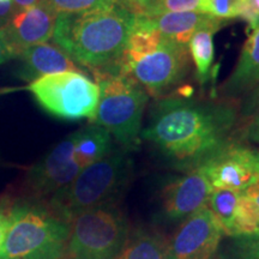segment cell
I'll return each instance as SVG.
<instances>
[{"mask_svg": "<svg viewBox=\"0 0 259 259\" xmlns=\"http://www.w3.org/2000/svg\"><path fill=\"white\" fill-rule=\"evenodd\" d=\"M239 120V105L232 101L164 96L151 107L141 138L174 167L189 171L234 142L233 134Z\"/></svg>", "mask_w": 259, "mask_h": 259, "instance_id": "cell-1", "label": "cell"}, {"mask_svg": "<svg viewBox=\"0 0 259 259\" xmlns=\"http://www.w3.org/2000/svg\"><path fill=\"white\" fill-rule=\"evenodd\" d=\"M137 15L112 2L79 14L58 15L54 44L76 64L93 72L111 69L120 59Z\"/></svg>", "mask_w": 259, "mask_h": 259, "instance_id": "cell-2", "label": "cell"}, {"mask_svg": "<svg viewBox=\"0 0 259 259\" xmlns=\"http://www.w3.org/2000/svg\"><path fill=\"white\" fill-rule=\"evenodd\" d=\"M134 174L127 151L114 150L84 168L72 183L48 199L47 206L61 220L71 222L77 215L97 206L118 204Z\"/></svg>", "mask_w": 259, "mask_h": 259, "instance_id": "cell-3", "label": "cell"}, {"mask_svg": "<svg viewBox=\"0 0 259 259\" xmlns=\"http://www.w3.org/2000/svg\"><path fill=\"white\" fill-rule=\"evenodd\" d=\"M70 223L41 200H19L10 206V225L0 259H61Z\"/></svg>", "mask_w": 259, "mask_h": 259, "instance_id": "cell-4", "label": "cell"}, {"mask_svg": "<svg viewBox=\"0 0 259 259\" xmlns=\"http://www.w3.org/2000/svg\"><path fill=\"white\" fill-rule=\"evenodd\" d=\"M94 76L100 100L92 124L105 127L122 150H137L149 94L130 74L94 72Z\"/></svg>", "mask_w": 259, "mask_h": 259, "instance_id": "cell-5", "label": "cell"}, {"mask_svg": "<svg viewBox=\"0 0 259 259\" xmlns=\"http://www.w3.org/2000/svg\"><path fill=\"white\" fill-rule=\"evenodd\" d=\"M128 236V220L118 204L97 206L70 222L66 252L71 259H115Z\"/></svg>", "mask_w": 259, "mask_h": 259, "instance_id": "cell-6", "label": "cell"}, {"mask_svg": "<svg viewBox=\"0 0 259 259\" xmlns=\"http://www.w3.org/2000/svg\"><path fill=\"white\" fill-rule=\"evenodd\" d=\"M25 89L44 112L65 121L94 120L100 100V87L78 71L41 77Z\"/></svg>", "mask_w": 259, "mask_h": 259, "instance_id": "cell-7", "label": "cell"}, {"mask_svg": "<svg viewBox=\"0 0 259 259\" xmlns=\"http://www.w3.org/2000/svg\"><path fill=\"white\" fill-rule=\"evenodd\" d=\"M190 69L189 47L162 36L156 50L130 65L124 74H130L149 95L161 99L185 80Z\"/></svg>", "mask_w": 259, "mask_h": 259, "instance_id": "cell-8", "label": "cell"}, {"mask_svg": "<svg viewBox=\"0 0 259 259\" xmlns=\"http://www.w3.org/2000/svg\"><path fill=\"white\" fill-rule=\"evenodd\" d=\"M80 170L73 158V136L71 134L29 168L25 190L30 199H50L54 193L72 183Z\"/></svg>", "mask_w": 259, "mask_h": 259, "instance_id": "cell-9", "label": "cell"}, {"mask_svg": "<svg viewBox=\"0 0 259 259\" xmlns=\"http://www.w3.org/2000/svg\"><path fill=\"white\" fill-rule=\"evenodd\" d=\"M223 233L208 206L181 222L167 242V259H210L221 244Z\"/></svg>", "mask_w": 259, "mask_h": 259, "instance_id": "cell-10", "label": "cell"}, {"mask_svg": "<svg viewBox=\"0 0 259 259\" xmlns=\"http://www.w3.org/2000/svg\"><path fill=\"white\" fill-rule=\"evenodd\" d=\"M254 153L252 149L233 142L204 162L198 169L213 190L244 192L259 180L254 170Z\"/></svg>", "mask_w": 259, "mask_h": 259, "instance_id": "cell-11", "label": "cell"}, {"mask_svg": "<svg viewBox=\"0 0 259 259\" xmlns=\"http://www.w3.org/2000/svg\"><path fill=\"white\" fill-rule=\"evenodd\" d=\"M212 187L198 168L168 181L161 190V213L166 221L189 218L206 206Z\"/></svg>", "mask_w": 259, "mask_h": 259, "instance_id": "cell-12", "label": "cell"}, {"mask_svg": "<svg viewBox=\"0 0 259 259\" xmlns=\"http://www.w3.org/2000/svg\"><path fill=\"white\" fill-rule=\"evenodd\" d=\"M206 206L223 235L239 238L257 234L259 209L245 192L212 189Z\"/></svg>", "mask_w": 259, "mask_h": 259, "instance_id": "cell-13", "label": "cell"}, {"mask_svg": "<svg viewBox=\"0 0 259 259\" xmlns=\"http://www.w3.org/2000/svg\"><path fill=\"white\" fill-rule=\"evenodd\" d=\"M57 17V14L40 2L29 9L16 11L3 28L19 56L25 48L45 44L52 38Z\"/></svg>", "mask_w": 259, "mask_h": 259, "instance_id": "cell-14", "label": "cell"}, {"mask_svg": "<svg viewBox=\"0 0 259 259\" xmlns=\"http://www.w3.org/2000/svg\"><path fill=\"white\" fill-rule=\"evenodd\" d=\"M19 65L15 71L17 78L31 83L47 74L78 71L83 72L79 66L56 44L35 45L19 54Z\"/></svg>", "mask_w": 259, "mask_h": 259, "instance_id": "cell-15", "label": "cell"}, {"mask_svg": "<svg viewBox=\"0 0 259 259\" xmlns=\"http://www.w3.org/2000/svg\"><path fill=\"white\" fill-rule=\"evenodd\" d=\"M259 82V27L251 30L231 76L222 84V100L241 99Z\"/></svg>", "mask_w": 259, "mask_h": 259, "instance_id": "cell-16", "label": "cell"}, {"mask_svg": "<svg viewBox=\"0 0 259 259\" xmlns=\"http://www.w3.org/2000/svg\"><path fill=\"white\" fill-rule=\"evenodd\" d=\"M162 36L187 46L191 37L200 29L222 25L223 21L199 12H169L150 17Z\"/></svg>", "mask_w": 259, "mask_h": 259, "instance_id": "cell-17", "label": "cell"}, {"mask_svg": "<svg viewBox=\"0 0 259 259\" xmlns=\"http://www.w3.org/2000/svg\"><path fill=\"white\" fill-rule=\"evenodd\" d=\"M161 40L162 35L155 27L153 19L147 16H137L120 59L111 70L116 73H124L130 65L153 53Z\"/></svg>", "mask_w": 259, "mask_h": 259, "instance_id": "cell-18", "label": "cell"}, {"mask_svg": "<svg viewBox=\"0 0 259 259\" xmlns=\"http://www.w3.org/2000/svg\"><path fill=\"white\" fill-rule=\"evenodd\" d=\"M72 136L73 158L80 169L101 161L114 150L112 135L100 125L90 124Z\"/></svg>", "mask_w": 259, "mask_h": 259, "instance_id": "cell-19", "label": "cell"}, {"mask_svg": "<svg viewBox=\"0 0 259 259\" xmlns=\"http://www.w3.org/2000/svg\"><path fill=\"white\" fill-rule=\"evenodd\" d=\"M221 27L222 25L219 24L200 29L191 37L187 45L190 58L192 59L194 70H196V78L202 85L206 83L211 74L213 58H215L213 36Z\"/></svg>", "mask_w": 259, "mask_h": 259, "instance_id": "cell-20", "label": "cell"}, {"mask_svg": "<svg viewBox=\"0 0 259 259\" xmlns=\"http://www.w3.org/2000/svg\"><path fill=\"white\" fill-rule=\"evenodd\" d=\"M115 259H167V244L155 233L134 232Z\"/></svg>", "mask_w": 259, "mask_h": 259, "instance_id": "cell-21", "label": "cell"}, {"mask_svg": "<svg viewBox=\"0 0 259 259\" xmlns=\"http://www.w3.org/2000/svg\"><path fill=\"white\" fill-rule=\"evenodd\" d=\"M204 0H155L144 16L154 17L169 12H199L203 14Z\"/></svg>", "mask_w": 259, "mask_h": 259, "instance_id": "cell-22", "label": "cell"}, {"mask_svg": "<svg viewBox=\"0 0 259 259\" xmlns=\"http://www.w3.org/2000/svg\"><path fill=\"white\" fill-rule=\"evenodd\" d=\"M54 14L69 15L88 11L97 6H102L114 0H41Z\"/></svg>", "mask_w": 259, "mask_h": 259, "instance_id": "cell-23", "label": "cell"}, {"mask_svg": "<svg viewBox=\"0 0 259 259\" xmlns=\"http://www.w3.org/2000/svg\"><path fill=\"white\" fill-rule=\"evenodd\" d=\"M245 0H204L203 14L227 21L240 17Z\"/></svg>", "mask_w": 259, "mask_h": 259, "instance_id": "cell-24", "label": "cell"}, {"mask_svg": "<svg viewBox=\"0 0 259 259\" xmlns=\"http://www.w3.org/2000/svg\"><path fill=\"white\" fill-rule=\"evenodd\" d=\"M235 259H259V235H247L234 238Z\"/></svg>", "mask_w": 259, "mask_h": 259, "instance_id": "cell-25", "label": "cell"}, {"mask_svg": "<svg viewBox=\"0 0 259 259\" xmlns=\"http://www.w3.org/2000/svg\"><path fill=\"white\" fill-rule=\"evenodd\" d=\"M240 119H252L259 113V82L241 97L240 106H239Z\"/></svg>", "mask_w": 259, "mask_h": 259, "instance_id": "cell-26", "label": "cell"}, {"mask_svg": "<svg viewBox=\"0 0 259 259\" xmlns=\"http://www.w3.org/2000/svg\"><path fill=\"white\" fill-rule=\"evenodd\" d=\"M239 18L247 22L250 30L259 27V0H245Z\"/></svg>", "mask_w": 259, "mask_h": 259, "instance_id": "cell-27", "label": "cell"}, {"mask_svg": "<svg viewBox=\"0 0 259 259\" xmlns=\"http://www.w3.org/2000/svg\"><path fill=\"white\" fill-rule=\"evenodd\" d=\"M18 57L17 52L12 47L4 28H0V65L5 64L6 61L16 59Z\"/></svg>", "mask_w": 259, "mask_h": 259, "instance_id": "cell-28", "label": "cell"}, {"mask_svg": "<svg viewBox=\"0 0 259 259\" xmlns=\"http://www.w3.org/2000/svg\"><path fill=\"white\" fill-rule=\"evenodd\" d=\"M137 16H144L153 6L155 0H114Z\"/></svg>", "mask_w": 259, "mask_h": 259, "instance_id": "cell-29", "label": "cell"}, {"mask_svg": "<svg viewBox=\"0 0 259 259\" xmlns=\"http://www.w3.org/2000/svg\"><path fill=\"white\" fill-rule=\"evenodd\" d=\"M10 206L6 205L4 202H0V251H2L10 225Z\"/></svg>", "mask_w": 259, "mask_h": 259, "instance_id": "cell-30", "label": "cell"}, {"mask_svg": "<svg viewBox=\"0 0 259 259\" xmlns=\"http://www.w3.org/2000/svg\"><path fill=\"white\" fill-rule=\"evenodd\" d=\"M245 136L248 141L259 144V113L255 114L246 126Z\"/></svg>", "mask_w": 259, "mask_h": 259, "instance_id": "cell-31", "label": "cell"}, {"mask_svg": "<svg viewBox=\"0 0 259 259\" xmlns=\"http://www.w3.org/2000/svg\"><path fill=\"white\" fill-rule=\"evenodd\" d=\"M17 11V9L15 8L14 3H0V28L5 27L10 21V18L15 15V12Z\"/></svg>", "mask_w": 259, "mask_h": 259, "instance_id": "cell-32", "label": "cell"}, {"mask_svg": "<svg viewBox=\"0 0 259 259\" xmlns=\"http://www.w3.org/2000/svg\"><path fill=\"white\" fill-rule=\"evenodd\" d=\"M244 192L246 193V196L250 198L252 202H253L255 205H257V208L259 209V180L255 181L254 184H252V185L248 187L247 190H245Z\"/></svg>", "mask_w": 259, "mask_h": 259, "instance_id": "cell-33", "label": "cell"}, {"mask_svg": "<svg viewBox=\"0 0 259 259\" xmlns=\"http://www.w3.org/2000/svg\"><path fill=\"white\" fill-rule=\"evenodd\" d=\"M41 0H12L15 8L17 9V11H21V10H25L31 8V6L37 5Z\"/></svg>", "mask_w": 259, "mask_h": 259, "instance_id": "cell-34", "label": "cell"}, {"mask_svg": "<svg viewBox=\"0 0 259 259\" xmlns=\"http://www.w3.org/2000/svg\"><path fill=\"white\" fill-rule=\"evenodd\" d=\"M254 170L259 179V151H255L254 153Z\"/></svg>", "mask_w": 259, "mask_h": 259, "instance_id": "cell-35", "label": "cell"}, {"mask_svg": "<svg viewBox=\"0 0 259 259\" xmlns=\"http://www.w3.org/2000/svg\"><path fill=\"white\" fill-rule=\"evenodd\" d=\"M11 2V0H0V3H9Z\"/></svg>", "mask_w": 259, "mask_h": 259, "instance_id": "cell-36", "label": "cell"}, {"mask_svg": "<svg viewBox=\"0 0 259 259\" xmlns=\"http://www.w3.org/2000/svg\"><path fill=\"white\" fill-rule=\"evenodd\" d=\"M257 234L259 235V225H258V232H257Z\"/></svg>", "mask_w": 259, "mask_h": 259, "instance_id": "cell-37", "label": "cell"}]
</instances>
